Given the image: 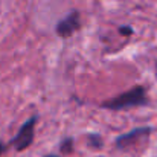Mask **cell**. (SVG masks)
<instances>
[{"mask_svg": "<svg viewBox=\"0 0 157 157\" xmlns=\"http://www.w3.org/2000/svg\"><path fill=\"white\" fill-rule=\"evenodd\" d=\"M150 104V99L147 96V89L144 86H134L121 95L110 98L101 104V108L111 110V111H121V110H130L137 107H145Z\"/></svg>", "mask_w": 157, "mask_h": 157, "instance_id": "1", "label": "cell"}, {"mask_svg": "<svg viewBox=\"0 0 157 157\" xmlns=\"http://www.w3.org/2000/svg\"><path fill=\"white\" fill-rule=\"evenodd\" d=\"M37 122H38V117L32 116L31 119H28L26 122L21 124V127L18 128L15 136L9 140V144L14 147L15 151L21 153V151L28 150L32 145L34 137H35V125H37Z\"/></svg>", "mask_w": 157, "mask_h": 157, "instance_id": "2", "label": "cell"}, {"mask_svg": "<svg viewBox=\"0 0 157 157\" xmlns=\"http://www.w3.org/2000/svg\"><path fill=\"white\" fill-rule=\"evenodd\" d=\"M153 133V128L151 127H137V128H133L131 131L128 133H124L121 136L116 137L114 140V145L117 150L124 151V150H130L139 144H144L150 139Z\"/></svg>", "mask_w": 157, "mask_h": 157, "instance_id": "3", "label": "cell"}, {"mask_svg": "<svg viewBox=\"0 0 157 157\" xmlns=\"http://www.w3.org/2000/svg\"><path fill=\"white\" fill-rule=\"evenodd\" d=\"M79 28H81V15H79L78 11L73 9V11H70L66 17H63V18L56 23L55 32H56V35L61 37V38H69V37H72Z\"/></svg>", "mask_w": 157, "mask_h": 157, "instance_id": "4", "label": "cell"}, {"mask_svg": "<svg viewBox=\"0 0 157 157\" xmlns=\"http://www.w3.org/2000/svg\"><path fill=\"white\" fill-rule=\"evenodd\" d=\"M87 144L92 147V148H102L104 147V142H102V137L98 134V133H90V134H87Z\"/></svg>", "mask_w": 157, "mask_h": 157, "instance_id": "5", "label": "cell"}, {"mask_svg": "<svg viewBox=\"0 0 157 157\" xmlns=\"http://www.w3.org/2000/svg\"><path fill=\"white\" fill-rule=\"evenodd\" d=\"M73 139L72 137H66V139H63L61 140V144H59V151L63 153V154H70L72 151H73Z\"/></svg>", "mask_w": 157, "mask_h": 157, "instance_id": "6", "label": "cell"}, {"mask_svg": "<svg viewBox=\"0 0 157 157\" xmlns=\"http://www.w3.org/2000/svg\"><path fill=\"white\" fill-rule=\"evenodd\" d=\"M119 34L121 35H124V37H131L133 34H134V29L131 28V26H119Z\"/></svg>", "mask_w": 157, "mask_h": 157, "instance_id": "7", "label": "cell"}, {"mask_svg": "<svg viewBox=\"0 0 157 157\" xmlns=\"http://www.w3.org/2000/svg\"><path fill=\"white\" fill-rule=\"evenodd\" d=\"M6 150H8V148H6V145H5V144L0 140V156H2L3 153H6Z\"/></svg>", "mask_w": 157, "mask_h": 157, "instance_id": "8", "label": "cell"}, {"mask_svg": "<svg viewBox=\"0 0 157 157\" xmlns=\"http://www.w3.org/2000/svg\"><path fill=\"white\" fill-rule=\"evenodd\" d=\"M43 157H61L59 154H46V156H43Z\"/></svg>", "mask_w": 157, "mask_h": 157, "instance_id": "9", "label": "cell"}, {"mask_svg": "<svg viewBox=\"0 0 157 157\" xmlns=\"http://www.w3.org/2000/svg\"><path fill=\"white\" fill-rule=\"evenodd\" d=\"M156 78H157V64H156Z\"/></svg>", "mask_w": 157, "mask_h": 157, "instance_id": "10", "label": "cell"}]
</instances>
